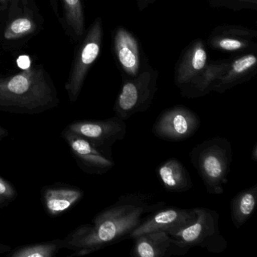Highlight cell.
Listing matches in <instances>:
<instances>
[{"instance_id": "obj_1", "label": "cell", "mask_w": 257, "mask_h": 257, "mask_svg": "<svg viewBox=\"0 0 257 257\" xmlns=\"http://www.w3.org/2000/svg\"><path fill=\"white\" fill-rule=\"evenodd\" d=\"M141 193L121 195L116 202L97 213L90 223L76 227L63 238L70 256H83L129 239L132 231L150 213L165 207Z\"/></svg>"}, {"instance_id": "obj_2", "label": "cell", "mask_w": 257, "mask_h": 257, "mask_svg": "<svg viewBox=\"0 0 257 257\" xmlns=\"http://www.w3.org/2000/svg\"><path fill=\"white\" fill-rule=\"evenodd\" d=\"M58 90L42 64L9 76H0V111L37 115L59 105Z\"/></svg>"}, {"instance_id": "obj_3", "label": "cell", "mask_w": 257, "mask_h": 257, "mask_svg": "<svg viewBox=\"0 0 257 257\" xmlns=\"http://www.w3.org/2000/svg\"><path fill=\"white\" fill-rule=\"evenodd\" d=\"M189 157L207 192L211 195L223 193L232 162L229 141L222 137H213L197 144Z\"/></svg>"}, {"instance_id": "obj_4", "label": "cell", "mask_w": 257, "mask_h": 257, "mask_svg": "<svg viewBox=\"0 0 257 257\" xmlns=\"http://www.w3.org/2000/svg\"><path fill=\"white\" fill-rule=\"evenodd\" d=\"M44 19L35 0H11L0 25V46L15 50L43 31Z\"/></svg>"}, {"instance_id": "obj_5", "label": "cell", "mask_w": 257, "mask_h": 257, "mask_svg": "<svg viewBox=\"0 0 257 257\" xmlns=\"http://www.w3.org/2000/svg\"><path fill=\"white\" fill-rule=\"evenodd\" d=\"M103 24L101 18L94 19L78 42L64 88L72 103L77 101L87 76L100 57L103 47Z\"/></svg>"}, {"instance_id": "obj_6", "label": "cell", "mask_w": 257, "mask_h": 257, "mask_svg": "<svg viewBox=\"0 0 257 257\" xmlns=\"http://www.w3.org/2000/svg\"><path fill=\"white\" fill-rule=\"evenodd\" d=\"M159 77V71L148 64L135 77L122 78L113 106L115 115L125 121L148 110L157 92Z\"/></svg>"}, {"instance_id": "obj_7", "label": "cell", "mask_w": 257, "mask_h": 257, "mask_svg": "<svg viewBox=\"0 0 257 257\" xmlns=\"http://www.w3.org/2000/svg\"><path fill=\"white\" fill-rule=\"evenodd\" d=\"M195 220L173 237L177 239L180 246L188 249L200 246L213 253L224 252L228 243L221 234L217 212L206 207H195Z\"/></svg>"}, {"instance_id": "obj_8", "label": "cell", "mask_w": 257, "mask_h": 257, "mask_svg": "<svg viewBox=\"0 0 257 257\" xmlns=\"http://www.w3.org/2000/svg\"><path fill=\"white\" fill-rule=\"evenodd\" d=\"M64 130L79 135L106 154L112 155V146L124 139L127 126L116 115L103 120H77L66 126Z\"/></svg>"}, {"instance_id": "obj_9", "label": "cell", "mask_w": 257, "mask_h": 257, "mask_svg": "<svg viewBox=\"0 0 257 257\" xmlns=\"http://www.w3.org/2000/svg\"><path fill=\"white\" fill-rule=\"evenodd\" d=\"M112 52L121 78L138 76L149 63L138 37L124 27L116 26L112 31Z\"/></svg>"}, {"instance_id": "obj_10", "label": "cell", "mask_w": 257, "mask_h": 257, "mask_svg": "<svg viewBox=\"0 0 257 257\" xmlns=\"http://www.w3.org/2000/svg\"><path fill=\"white\" fill-rule=\"evenodd\" d=\"M199 115L183 105L164 110L153 124L152 132L156 138L171 142H180L193 136L199 128Z\"/></svg>"}, {"instance_id": "obj_11", "label": "cell", "mask_w": 257, "mask_h": 257, "mask_svg": "<svg viewBox=\"0 0 257 257\" xmlns=\"http://www.w3.org/2000/svg\"><path fill=\"white\" fill-rule=\"evenodd\" d=\"M257 31L241 25H219L212 30L207 46L212 50L225 53L257 52Z\"/></svg>"}, {"instance_id": "obj_12", "label": "cell", "mask_w": 257, "mask_h": 257, "mask_svg": "<svg viewBox=\"0 0 257 257\" xmlns=\"http://www.w3.org/2000/svg\"><path fill=\"white\" fill-rule=\"evenodd\" d=\"M61 138L70 147L72 156L79 168L86 174L101 175L115 166L112 155L103 153L82 137L64 129Z\"/></svg>"}, {"instance_id": "obj_13", "label": "cell", "mask_w": 257, "mask_h": 257, "mask_svg": "<svg viewBox=\"0 0 257 257\" xmlns=\"http://www.w3.org/2000/svg\"><path fill=\"white\" fill-rule=\"evenodd\" d=\"M195 218V208L177 207L165 208L162 207L150 213L132 231L129 238L132 239L143 233L157 230L167 231L173 236L192 223Z\"/></svg>"}, {"instance_id": "obj_14", "label": "cell", "mask_w": 257, "mask_h": 257, "mask_svg": "<svg viewBox=\"0 0 257 257\" xmlns=\"http://www.w3.org/2000/svg\"><path fill=\"white\" fill-rule=\"evenodd\" d=\"M207 43L202 39H195L187 45L180 53L176 63L174 82L181 89L195 79L210 62Z\"/></svg>"}, {"instance_id": "obj_15", "label": "cell", "mask_w": 257, "mask_h": 257, "mask_svg": "<svg viewBox=\"0 0 257 257\" xmlns=\"http://www.w3.org/2000/svg\"><path fill=\"white\" fill-rule=\"evenodd\" d=\"M132 239L134 246L130 254L134 257H171L185 255L189 250L162 230L143 233Z\"/></svg>"}, {"instance_id": "obj_16", "label": "cell", "mask_w": 257, "mask_h": 257, "mask_svg": "<svg viewBox=\"0 0 257 257\" xmlns=\"http://www.w3.org/2000/svg\"><path fill=\"white\" fill-rule=\"evenodd\" d=\"M40 194L45 211L53 218L70 211L85 195L84 191L78 186L64 183L46 185L42 188Z\"/></svg>"}, {"instance_id": "obj_17", "label": "cell", "mask_w": 257, "mask_h": 257, "mask_svg": "<svg viewBox=\"0 0 257 257\" xmlns=\"http://www.w3.org/2000/svg\"><path fill=\"white\" fill-rule=\"evenodd\" d=\"M257 71V52L239 54L230 58L229 64L213 91L222 94L228 90L250 80Z\"/></svg>"}, {"instance_id": "obj_18", "label": "cell", "mask_w": 257, "mask_h": 257, "mask_svg": "<svg viewBox=\"0 0 257 257\" xmlns=\"http://www.w3.org/2000/svg\"><path fill=\"white\" fill-rule=\"evenodd\" d=\"M230 58L210 61L195 79L180 89V95L186 98H198L213 91V87L225 73Z\"/></svg>"}, {"instance_id": "obj_19", "label": "cell", "mask_w": 257, "mask_h": 257, "mask_svg": "<svg viewBox=\"0 0 257 257\" xmlns=\"http://www.w3.org/2000/svg\"><path fill=\"white\" fill-rule=\"evenodd\" d=\"M158 177L168 192L181 193L193 186L192 178L186 167L175 158L167 159L158 166Z\"/></svg>"}, {"instance_id": "obj_20", "label": "cell", "mask_w": 257, "mask_h": 257, "mask_svg": "<svg viewBox=\"0 0 257 257\" xmlns=\"http://www.w3.org/2000/svg\"><path fill=\"white\" fill-rule=\"evenodd\" d=\"M61 2L64 13L61 25L71 41L77 43L86 31L83 0H61Z\"/></svg>"}, {"instance_id": "obj_21", "label": "cell", "mask_w": 257, "mask_h": 257, "mask_svg": "<svg viewBox=\"0 0 257 257\" xmlns=\"http://www.w3.org/2000/svg\"><path fill=\"white\" fill-rule=\"evenodd\" d=\"M257 204V184L243 189L231 199V218L236 228H240L252 216Z\"/></svg>"}, {"instance_id": "obj_22", "label": "cell", "mask_w": 257, "mask_h": 257, "mask_svg": "<svg viewBox=\"0 0 257 257\" xmlns=\"http://www.w3.org/2000/svg\"><path fill=\"white\" fill-rule=\"evenodd\" d=\"M63 239H55L40 243H31L17 246L7 254L10 257H54L64 249Z\"/></svg>"}, {"instance_id": "obj_23", "label": "cell", "mask_w": 257, "mask_h": 257, "mask_svg": "<svg viewBox=\"0 0 257 257\" xmlns=\"http://www.w3.org/2000/svg\"><path fill=\"white\" fill-rule=\"evenodd\" d=\"M207 3L211 8L233 12L257 10V0H207Z\"/></svg>"}, {"instance_id": "obj_24", "label": "cell", "mask_w": 257, "mask_h": 257, "mask_svg": "<svg viewBox=\"0 0 257 257\" xmlns=\"http://www.w3.org/2000/svg\"><path fill=\"white\" fill-rule=\"evenodd\" d=\"M18 195L19 193L14 185L0 176V210L14 202Z\"/></svg>"}, {"instance_id": "obj_25", "label": "cell", "mask_w": 257, "mask_h": 257, "mask_svg": "<svg viewBox=\"0 0 257 257\" xmlns=\"http://www.w3.org/2000/svg\"><path fill=\"white\" fill-rule=\"evenodd\" d=\"M11 0H0V22L4 20Z\"/></svg>"}, {"instance_id": "obj_26", "label": "cell", "mask_w": 257, "mask_h": 257, "mask_svg": "<svg viewBox=\"0 0 257 257\" xmlns=\"http://www.w3.org/2000/svg\"><path fill=\"white\" fill-rule=\"evenodd\" d=\"M156 1V0H138L137 7L140 12H143L150 6L153 5Z\"/></svg>"}, {"instance_id": "obj_27", "label": "cell", "mask_w": 257, "mask_h": 257, "mask_svg": "<svg viewBox=\"0 0 257 257\" xmlns=\"http://www.w3.org/2000/svg\"><path fill=\"white\" fill-rule=\"evenodd\" d=\"M51 7L53 10L55 16L59 19V10H58V0H49Z\"/></svg>"}, {"instance_id": "obj_28", "label": "cell", "mask_w": 257, "mask_h": 257, "mask_svg": "<svg viewBox=\"0 0 257 257\" xmlns=\"http://www.w3.org/2000/svg\"><path fill=\"white\" fill-rule=\"evenodd\" d=\"M10 135V132L5 127L0 126V142Z\"/></svg>"}, {"instance_id": "obj_29", "label": "cell", "mask_w": 257, "mask_h": 257, "mask_svg": "<svg viewBox=\"0 0 257 257\" xmlns=\"http://www.w3.org/2000/svg\"><path fill=\"white\" fill-rule=\"evenodd\" d=\"M11 249V246H9V245L0 243V254L6 253V252H10Z\"/></svg>"}, {"instance_id": "obj_30", "label": "cell", "mask_w": 257, "mask_h": 257, "mask_svg": "<svg viewBox=\"0 0 257 257\" xmlns=\"http://www.w3.org/2000/svg\"><path fill=\"white\" fill-rule=\"evenodd\" d=\"M251 159L253 162H257V143L254 145L252 149V153H251Z\"/></svg>"}]
</instances>
